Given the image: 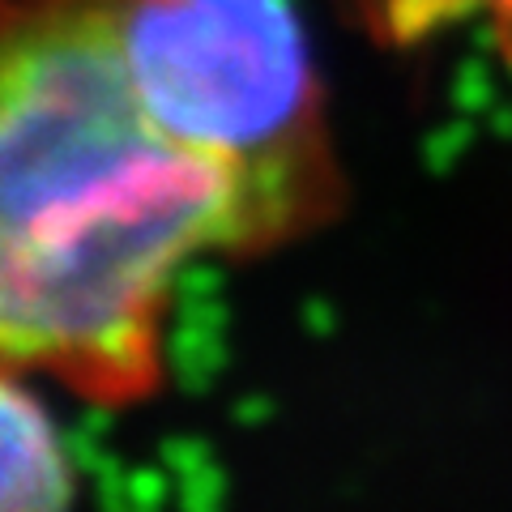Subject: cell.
<instances>
[{
	"label": "cell",
	"instance_id": "6da1fadb",
	"mask_svg": "<svg viewBox=\"0 0 512 512\" xmlns=\"http://www.w3.org/2000/svg\"><path fill=\"white\" fill-rule=\"evenodd\" d=\"M252 252L235 175L154 124L116 0H13L0 52L5 367L99 406L163 384L175 274Z\"/></svg>",
	"mask_w": 512,
	"mask_h": 512
},
{
	"label": "cell",
	"instance_id": "7a4b0ae2",
	"mask_svg": "<svg viewBox=\"0 0 512 512\" xmlns=\"http://www.w3.org/2000/svg\"><path fill=\"white\" fill-rule=\"evenodd\" d=\"M116 26L154 124L235 175L252 252L333 210L338 175L291 0H116Z\"/></svg>",
	"mask_w": 512,
	"mask_h": 512
},
{
	"label": "cell",
	"instance_id": "3957f363",
	"mask_svg": "<svg viewBox=\"0 0 512 512\" xmlns=\"http://www.w3.org/2000/svg\"><path fill=\"white\" fill-rule=\"evenodd\" d=\"M5 512H73L64 440L13 367H5Z\"/></svg>",
	"mask_w": 512,
	"mask_h": 512
}]
</instances>
